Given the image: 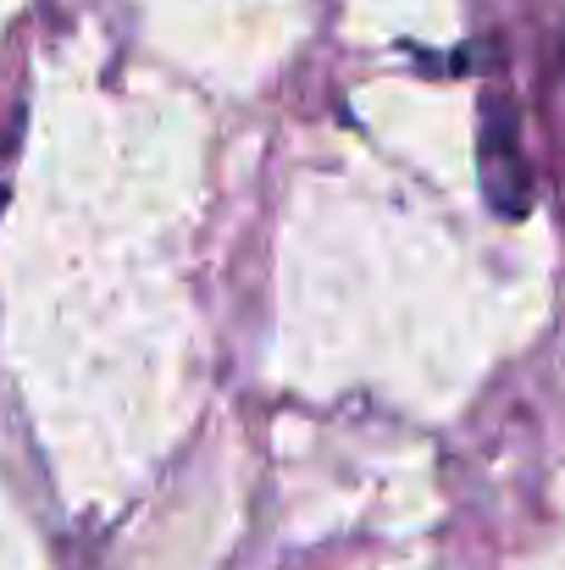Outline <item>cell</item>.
<instances>
[{
  "label": "cell",
  "mask_w": 565,
  "mask_h": 570,
  "mask_svg": "<svg viewBox=\"0 0 565 570\" xmlns=\"http://www.w3.org/2000/svg\"><path fill=\"white\" fill-rule=\"evenodd\" d=\"M510 173H516L510 128L494 122V139H488V189H494V199H499V210H522V194H527V184L510 178Z\"/></svg>",
  "instance_id": "6da1fadb"
}]
</instances>
